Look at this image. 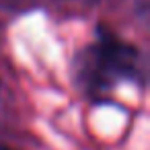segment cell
I'll use <instances>...</instances> for the list:
<instances>
[{"mask_svg":"<svg viewBox=\"0 0 150 150\" xmlns=\"http://www.w3.org/2000/svg\"><path fill=\"white\" fill-rule=\"evenodd\" d=\"M0 150H13V148H8V146H2V144H0Z\"/></svg>","mask_w":150,"mask_h":150,"instance_id":"1","label":"cell"}]
</instances>
